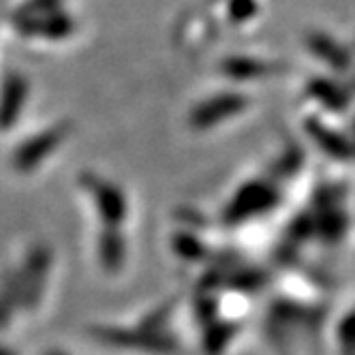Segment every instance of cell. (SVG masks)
I'll use <instances>...</instances> for the list:
<instances>
[{"mask_svg":"<svg viewBox=\"0 0 355 355\" xmlns=\"http://www.w3.org/2000/svg\"><path fill=\"white\" fill-rule=\"evenodd\" d=\"M28 96V82L21 73H9L0 88V129H11L17 122Z\"/></svg>","mask_w":355,"mask_h":355,"instance_id":"5b68a950","label":"cell"},{"mask_svg":"<svg viewBox=\"0 0 355 355\" xmlns=\"http://www.w3.org/2000/svg\"><path fill=\"white\" fill-rule=\"evenodd\" d=\"M54 11H60V0H28V3H24L19 7L15 17H33V15L54 13Z\"/></svg>","mask_w":355,"mask_h":355,"instance_id":"8fae6325","label":"cell"},{"mask_svg":"<svg viewBox=\"0 0 355 355\" xmlns=\"http://www.w3.org/2000/svg\"><path fill=\"white\" fill-rule=\"evenodd\" d=\"M255 11V3L252 0H230V17L234 21H244Z\"/></svg>","mask_w":355,"mask_h":355,"instance_id":"7c38bea8","label":"cell"},{"mask_svg":"<svg viewBox=\"0 0 355 355\" xmlns=\"http://www.w3.org/2000/svg\"><path fill=\"white\" fill-rule=\"evenodd\" d=\"M98 252H101V261L107 270H116L124 261V240L116 232V227H107L103 238L98 242Z\"/></svg>","mask_w":355,"mask_h":355,"instance_id":"30bf717a","label":"cell"},{"mask_svg":"<svg viewBox=\"0 0 355 355\" xmlns=\"http://www.w3.org/2000/svg\"><path fill=\"white\" fill-rule=\"evenodd\" d=\"M246 105H248V98L244 94H236V92L214 94L212 98L204 101V103H199L193 110L191 124L195 129H210V126H216L225 122L227 118L240 114Z\"/></svg>","mask_w":355,"mask_h":355,"instance_id":"277c9868","label":"cell"},{"mask_svg":"<svg viewBox=\"0 0 355 355\" xmlns=\"http://www.w3.org/2000/svg\"><path fill=\"white\" fill-rule=\"evenodd\" d=\"M84 187L90 193L98 214L105 218V223L110 227H116V225H120L124 220V216H126V197L116 184L103 180V178H98L94 173H86L84 175Z\"/></svg>","mask_w":355,"mask_h":355,"instance_id":"3957f363","label":"cell"},{"mask_svg":"<svg viewBox=\"0 0 355 355\" xmlns=\"http://www.w3.org/2000/svg\"><path fill=\"white\" fill-rule=\"evenodd\" d=\"M45 355H62V353H54V351H52V353H45Z\"/></svg>","mask_w":355,"mask_h":355,"instance_id":"5bb4252c","label":"cell"},{"mask_svg":"<svg viewBox=\"0 0 355 355\" xmlns=\"http://www.w3.org/2000/svg\"><path fill=\"white\" fill-rule=\"evenodd\" d=\"M69 124H56L52 129H45L39 135L24 141L13 155V165L17 171H35L52 152L67 139Z\"/></svg>","mask_w":355,"mask_h":355,"instance_id":"6da1fadb","label":"cell"},{"mask_svg":"<svg viewBox=\"0 0 355 355\" xmlns=\"http://www.w3.org/2000/svg\"><path fill=\"white\" fill-rule=\"evenodd\" d=\"M276 204V191L274 187L266 182H255V184H246L236 193V197L230 201V206L225 210V220L227 223H242L250 216H257L272 208Z\"/></svg>","mask_w":355,"mask_h":355,"instance_id":"7a4b0ae2","label":"cell"},{"mask_svg":"<svg viewBox=\"0 0 355 355\" xmlns=\"http://www.w3.org/2000/svg\"><path fill=\"white\" fill-rule=\"evenodd\" d=\"M0 355H11L9 351H5V349H0Z\"/></svg>","mask_w":355,"mask_h":355,"instance_id":"4fadbf2b","label":"cell"},{"mask_svg":"<svg viewBox=\"0 0 355 355\" xmlns=\"http://www.w3.org/2000/svg\"><path fill=\"white\" fill-rule=\"evenodd\" d=\"M272 71H274L272 64L252 58H230L223 62V73L230 75L232 80H252V78H261V75H270Z\"/></svg>","mask_w":355,"mask_h":355,"instance_id":"9c48e42d","label":"cell"},{"mask_svg":"<svg viewBox=\"0 0 355 355\" xmlns=\"http://www.w3.org/2000/svg\"><path fill=\"white\" fill-rule=\"evenodd\" d=\"M96 336L107 345H120V347H137L146 351H159L167 353L173 351L175 345L163 336L155 334H141V332H124V329H96Z\"/></svg>","mask_w":355,"mask_h":355,"instance_id":"ba28073f","label":"cell"},{"mask_svg":"<svg viewBox=\"0 0 355 355\" xmlns=\"http://www.w3.org/2000/svg\"><path fill=\"white\" fill-rule=\"evenodd\" d=\"M21 35L43 37V39H64L75 31V21L62 11L43 13L33 17H15Z\"/></svg>","mask_w":355,"mask_h":355,"instance_id":"8992f818","label":"cell"},{"mask_svg":"<svg viewBox=\"0 0 355 355\" xmlns=\"http://www.w3.org/2000/svg\"><path fill=\"white\" fill-rule=\"evenodd\" d=\"M49 268V255L45 248H37L33 252V257L28 259L26 268L21 274V302L24 306L31 309V304H35L41 295V287L45 283V274Z\"/></svg>","mask_w":355,"mask_h":355,"instance_id":"52a82bcc","label":"cell"}]
</instances>
